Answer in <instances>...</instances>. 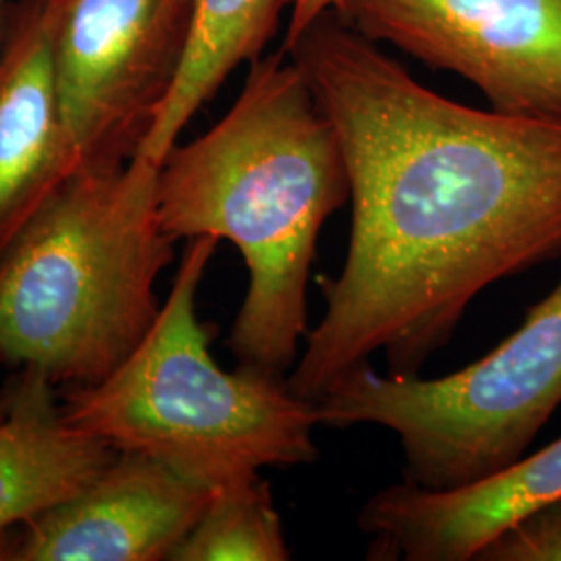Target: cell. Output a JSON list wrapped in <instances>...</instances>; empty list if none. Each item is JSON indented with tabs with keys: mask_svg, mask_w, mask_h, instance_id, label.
<instances>
[{
	"mask_svg": "<svg viewBox=\"0 0 561 561\" xmlns=\"http://www.w3.org/2000/svg\"><path fill=\"white\" fill-rule=\"evenodd\" d=\"M340 136L352 229L289 389L317 401L385 354L412 377L497 280L561 256V119L481 111L414 80L340 13L287 46Z\"/></svg>",
	"mask_w": 561,
	"mask_h": 561,
	"instance_id": "cell-1",
	"label": "cell"
},
{
	"mask_svg": "<svg viewBox=\"0 0 561 561\" xmlns=\"http://www.w3.org/2000/svg\"><path fill=\"white\" fill-rule=\"evenodd\" d=\"M350 196L340 136L285 48L250 62L221 121L161 162L162 229L231 241L245 262L248 291L227 341L240 364L285 375L298 358L319 233Z\"/></svg>",
	"mask_w": 561,
	"mask_h": 561,
	"instance_id": "cell-2",
	"label": "cell"
},
{
	"mask_svg": "<svg viewBox=\"0 0 561 561\" xmlns=\"http://www.w3.org/2000/svg\"><path fill=\"white\" fill-rule=\"evenodd\" d=\"M159 167L73 171L0 252V366L92 385L140 345L178 241L159 217Z\"/></svg>",
	"mask_w": 561,
	"mask_h": 561,
	"instance_id": "cell-3",
	"label": "cell"
},
{
	"mask_svg": "<svg viewBox=\"0 0 561 561\" xmlns=\"http://www.w3.org/2000/svg\"><path fill=\"white\" fill-rule=\"evenodd\" d=\"M217 245L213 236L187 240L140 345L102 381L73 385L60 405L69 424L210 491L266 466L314 463L321 424L317 401L296 396L283 373L254 364L227 373L213 358L196 298Z\"/></svg>",
	"mask_w": 561,
	"mask_h": 561,
	"instance_id": "cell-4",
	"label": "cell"
},
{
	"mask_svg": "<svg viewBox=\"0 0 561 561\" xmlns=\"http://www.w3.org/2000/svg\"><path fill=\"white\" fill-rule=\"evenodd\" d=\"M561 403V280L520 329L481 360L439 379L362 364L317 400L321 424H379L398 435L403 481L454 491L526 456Z\"/></svg>",
	"mask_w": 561,
	"mask_h": 561,
	"instance_id": "cell-5",
	"label": "cell"
},
{
	"mask_svg": "<svg viewBox=\"0 0 561 561\" xmlns=\"http://www.w3.org/2000/svg\"><path fill=\"white\" fill-rule=\"evenodd\" d=\"M44 7L76 171L136 159L180 78L196 0H44Z\"/></svg>",
	"mask_w": 561,
	"mask_h": 561,
	"instance_id": "cell-6",
	"label": "cell"
},
{
	"mask_svg": "<svg viewBox=\"0 0 561 561\" xmlns=\"http://www.w3.org/2000/svg\"><path fill=\"white\" fill-rule=\"evenodd\" d=\"M335 13L470 81L493 111L561 119V0H341Z\"/></svg>",
	"mask_w": 561,
	"mask_h": 561,
	"instance_id": "cell-7",
	"label": "cell"
},
{
	"mask_svg": "<svg viewBox=\"0 0 561 561\" xmlns=\"http://www.w3.org/2000/svg\"><path fill=\"white\" fill-rule=\"evenodd\" d=\"M210 495L161 461L117 451L78 495L0 533V561H171Z\"/></svg>",
	"mask_w": 561,
	"mask_h": 561,
	"instance_id": "cell-8",
	"label": "cell"
},
{
	"mask_svg": "<svg viewBox=\"0 0 561 561\" xmlns=\"http://www.w3.org/2000/svg\"><path fill=\"white\" fill-rule=\"evenodd\" d=\"M561 497V437L502 472L454 491L401 481L358 514L370 553L381 560L472 561L484 542L524 514Z\"/></svg>",
	"mask_w": 561,
	"mask_h": 561,
	"instance_id": "cell-9",
	"label": "cell"
},
{
	"mask_svg": "<svg viewBox=\"0 0 561 561\" xmlns=\"http://www.w3.org/2000/svg\"><path fill=\"white\" fill-rule=\"evenodd\" d=\"M73 171L46 7L44 0H20L0 50V252Z\"/></svg>",
	"mask_w": 561,
	"mask_h": 561,
	"instance_id": "cell-10",
	"label": "cell"
},
{
	"mask_svg": "<svg viewBox=\"0 0 561 561\" xmlns=\"http://www.w3.org/2000/svg\"><path fill=\"white\" fill-rule=\"evenodd\" d=\"M55 382L21 368L0 421V533L67 502L117 456L113 445L62 416Z\"/></svg>",
	"mask_w": 561,
	"mask_h": 561,
	"instance_id": "cell-11",
	"label": "cell"
},
{
	"mask_svg": "<svg viewBox=\"0 0 561 561\" xmlns=\"http://www.w3.org/2000/svg\"><path fill=\"white\" fill-rule=\"evenodd\" d=\"M285 0H196L194 34L180 78L162 104L138 157L161 164L181 131L243 62L261 59L275 36Z\"/></svg>",
	"mask_w": 561,
	"mask_h": 561,
	"instance_id": "cell-12",
	"label": "cell"
},
{
	"mask_svg": "<svg viewBox=\"0 0 561 561\" xmlns=\"http://www.w3.org/2000/svg\"><path fill=\"white\" fill-rule=\"evenodd\" d=\"M283 522L268 482L259 474L227 482L210 502L171 561H287Z\"/></svg>",
	"mask_w": 561,
	"mask_h": 561,
	"instance_id": "cell-13",
	"label": "cell"
},
{
	"mask_svg": "<svg viewBox=\"0 0 561 561\" xmlns=\"http://www.w3.org/2000/svg\"><path fill=\"white\" fill-rule=\"evenodd\" d=\"M472 561H561V497L505 526Z\"/></svg>",
	"mask_w": 561,
	"mask_h": 561,
	"instance_id": "cell-14",
	"label": "cell"
},
{
	"mask_svg": "<svg viewBox=\"0 0 561 561\" xmlns=\"http://www.w3.org/2000/svg\"><path fill=\"white\" fill-rule=\"evenodd\" d=\"M287 2V27H285V44L296 41L304 30H308L322 15L337 11L341 0H285Z\"/></svg>",
	"mask_w": 561,
	"mask_h": 561,
	"instance_id": "cell-15",
	"label": "cell"
},
{
	"mask_svg": "<svg viewBox=\"0 0 561 561\" xmlns=\"http://www.w3.org/2000/svg\"><path fill=\"white\" fill-rule=\"evenodd\" d=\"M18 2L20 0H0V50H2V44H4V36H7L9 15H11V11Z\"/></svg>",
	"mask_w": 561,
	"mask_h": 561,
	"instance_id": "cell-16",
	"label": "cell"
},
{
	"mask_svg": "<svg viewBox=\"0 0 561 561\" xmlns=\"http://www.w3.org/2000/svg\"><path fill=\"white\" fill-rule=\"evenodd\" d=\"M7 419V401L4 398H0V421H4Z\"/></svg>",
	"mask_w": 561,
	"mask_h": 561,
	"instance_id": "cell-17",
	"label": "cell"
}]
</instances>
